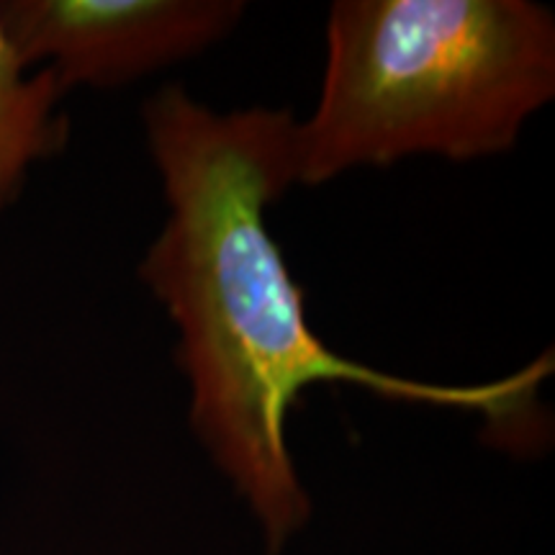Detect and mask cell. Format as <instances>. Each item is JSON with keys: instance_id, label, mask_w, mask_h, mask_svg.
<instances>
[{"instance_id": "6da1fadb", "label": "cell", "mask_w": 555, "mask_h": 555, "mask_svg": "<svg viewBox=\"0 0 555 555\" xmlns=\"http://www.w3.org/2000/svg\"><path fill=\"white\" fill-rule=\"evenodd\" d=\"M144 131L168 219L139 273L178 330L191 427L253 509L270 553L311 515L286 435L311 386L481 414L502 435H525L551 358L489 384H429L339 356L311 330L268 227V208L296 185L288 108L214 111L183 86H165L144 106Z\"/></svg>"}, {"instance_id": "7a4b0ae2", "label": "cell", "mask_w": 555, "mask_h": 555, "mask_svg": "<svg viewBox=\"0 0 555 555\" xmlns=\"http://www.w3.org/2000/svg\"><path fill=\"white\" fill-rule=\"evenodd\" d=\"M555 95V18L530 0H339L296 185L433 155H504Z\"/></svg>"}, {"instance_id": "3957f363", "label": "cell", "mask_w": 555, "mask_h": 555, "mask_svg": "<svg viewBox=\"0 0 555 555\" xmlns=\"http://www.w3.org/2000/svg\"><path fill=\"white\" fill-rule=\"evenodd\" d=\"M245 16L237 0H5L0 29L62 90L124 86L206 52Z\"/></svg>"}, {"instance_id": "277c9868", "label": "cell", "mask_w": 555, "mask_h": 555, "mask_svg": "<svg viewBox=\"0 0 555 555\" xmlns=\"http://www.w3.org/2000/svg\"><path fill=\"white\" fill-rule=\"evenodd\" d=\"M65 93L52 73L29 75L0 29V208L16 196L37 159L65 139L57 101Z\"/></svg>"}]
</instances>
